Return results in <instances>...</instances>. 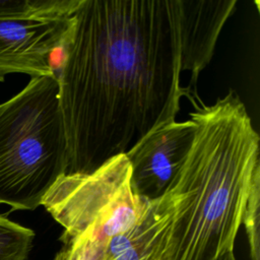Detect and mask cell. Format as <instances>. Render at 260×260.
<instances>
[{"instance_id":"1","label":"cell","mask_w":260,"mask_h":260,"mask_svg":"<svg viewBox=\"0 0 260 260\" xmlns=\"http://www.w3.org/2000/svg\"><path fill=\"white\" fill-rule=\"evenodd\" d=\"M56 74L66 174L92 173L176 121L179 0H81Z\"/></svg>"},{"instance_id":"2","label":"cell","mask_w":260,"mask_h":260,"mask_svg":"<svg viewBox=\"0 0 260 260\" xmlns=\"http://www.w3.org/2000/svg\"><path fill=\"white\" fill-rule=\"evenodd\" d=\"M195 132L168 189L174 201L169 260H217L234 252L254 177L260 171L259 135L239 94L213 105L190 101Z\"/></svg>"},{"instance_id":"3","label":"cell","mask_w":260,"mask_h":260,"mask_svg":"<svg viewBox=\"0 0 260 260\" xmlns=\"http://www.w3.org/2000/svg\"><path fill=\"white\" fill-rule=\"evenodd\" d=\"M67 167L57 76L31 77L0 105V205L35 210Z\"/></svg>"},{"instance_id":"4","label":"cell","mask_w":260,"mask_h":260,"mask_svg":"<svg viewBox=\"0 0 260 260\" xmlns=\"http://www.w3.org/2000/svg\"><path fill=\"white\" fill-rule=\"evenodd\" d=\"M80 1H0V82L11 73L56 75L51 55L63 48Z\"/></svg>"},{"instance_id":"5","label":"cell","mask_w":260,"mask_h":260,"mask_svg":"<svg viewBox=\"0 0 260 260\" xmlns=\"http://www.w3.org/2000/svg\"><path fill=\"white\" fill-rule=\"evenodd\" d=\"M194 132L191 119L173 121L151 131L125 154L136 195L152 201L168 191L187 157Z\"/></svg>"},{"instance_id":"6","label":"cell","mask_w":260,"mask_h":260,"mask_svg":"<svg viewBox=\"0 0 260 260\" xmlns=\"http://www.w3.org/2000/svg\"><path fill=\"white\" fill-rule=\"evenodd\" d=\"M237 0H179V36L181 70L191 72L189 92L194 90L200 72L212 58L219 34Z\"/></svg>"},{"instance_id":"7","label":"cell","mask_w":260,"mask_h":260,"mask_svg":"<svg viewBox=\"0 0 260 260\" xmlns=\"http://www.w3.org/2000/svg\"><path fill=\"white\" fill-rule=\"evenodd\" d=\"M174 201L166 192L129 231L112 238L104 248L102 260H164L169 257Z\"/></svg>"},{"instance_id":"8","label":"cell","mask_w":260,"mask_h":260,"mask_svg":"<svg viewBox=\"0 0 260 260\" xmlns=\"http://www.w3.org/2000/svg\"><path fill=\"white\" fill-rule=\"evenodd\" d=\"M35 232L0 213V260H28Z\"/></svg>"},{"instance_id":"9","label":"cell","mask_w":260,"mask_h":260,"mask_svg":"<svg viewBox=\"0 0 260 260\" xmlns=\"http://www.w3.org/2000/svg\"><path fill=\"white\" fill-rule=\"evenodd\" d=\"M243 223L246 229L252 260H260V171L254 177L245 207Z\"/></svg>"},{"instance_id":"10","label":"cell","mask_w":260,"mask_h":260,"mask_svg":"<svg viewBox=\"0 0 260 260\" xmlns=\"http://www.w3.org/2000/svg\"><path fill=\"white\" fill-rule=\"evenodd\" d=\"M64 244V248L54 260H102L104 246L89 234H84Z\"/></svg>"},{"instance_id":"11","label":"cell","mask_w":260,"mask_h":260,"mask_svg":"<svg viewBox=\"0 0 260 260\" xmlns=\"http://www.w3.org/2000/svg\"><path fill=\"white\" fill-rule=\"evenodd\" d=\"M217 260H237V259L234 255V252H229V253H225L224 255H222L221 257H219Z\"/></svg>"},{"instance_id":"12","label":"cell","mask_w":260,"mask_h":260,"mask_svg":"<svg viewBox=\"0 0 260 260\" xmlns=\"http://www.w3.org/2000/svg\"><path fill=\"white\" fill-rule=\"evenodd\" d=\"M164 260H169V257H167V258H165Z\"/></svg>"}]
</instances>
